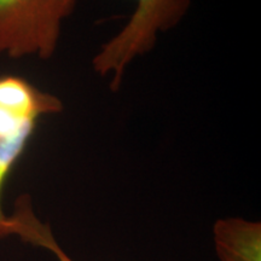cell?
Instances as JSON below:
<instances>
[{"mask_svg":"<svg viewBox=\"0 0 261 261\" xmlns=\"http://www.w3.org/2000/svg\"><path fill=\"white\" fill-rule=\"evenodd\" d=\"M56 94L39 89L23 76L0 75V238L19 236L22 224L18 217L5 214L3 191L12 169L24 154L44 117L63 110Z\"/></svg>","mask_w":261,"mask_h":261,"instance_id":"1","label":"cell"},{"mask_svg":"<svg viewBox=\"0 0 261 261\" xmlns=\"http://www.w3.org/2000/svg\"><path fill=\"white\" fill-rule=\"evenodd\" d=\"M135 2V11L128 22L100 46L92 60L93 71L102 77H109L113 92L121 87L128 65L152 51L159 35L177 27L191 8V0Z\"/></svg>","mask_w":261,"mask_h":261,"instance_id":"2","label":"cell"},{"mask_svg":"<svg viewBox=\"0 0 261 261\" xmlns=\"http://www.w3.org/2000/svg\"><path fill=\"white\" fill-rule=\"evenodd\" d=\"M77 0H0V57H54Z\"/></svg>","mask_w":261,"mask_h":261,"instance_id":"3","label":"cell"},{"mask_svg":"<svg viewBox=\"0 0 261 261\" xmlns=\"http://www.w3.org/2000/svg\"><path fill=\"white\" fill-rule=\"evenodd\" d=\"M220 261H261V223L240 217L218 219L213 226Z\"/></svg>","mask_w":261,"mask_h":261,"instance_id":"4","label":"cell"},{"mask_svg":"<svg viewBox=\"0 0 261 261\" xmlns=\"http://www.w3.org/2000/svg\"><path fill=\"white\" fill-rule=\"evenodd\" d=\"M23 240L27 241V242H32L38 244V246L47 248L52 253L56 254L60 261H73L62 250V248L58 246L48 226L42 224L35 217L34 213H32L27 218V230L24 232Z\"/></svg>","mask_w":261,"mask_h":261,"instance_id":"5","label":"cell"}]
</instances>
